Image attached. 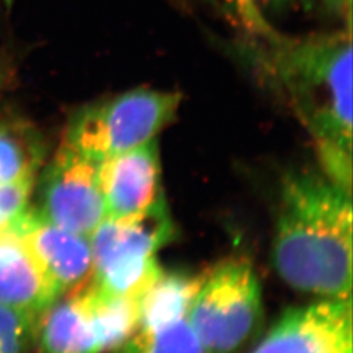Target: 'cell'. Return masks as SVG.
Returning a JSON list of instances; mask_svg holds the SVG:
<instances>
[{
  "label": "cell",
  "mask_w": 353,
  "mask_h": 353,
  "mask_svg": "<svg viewBox=\"0 0 353 353\" xmlns=\"http://www.w3.org/2000/svg\"><path fill=\"white\" fill-rule=\"evenodd\" d=\"M258 61L310 135L321 172L352 191V26L287 36L248 7Z\"/></svg>",
  "instance_id": "cell-1"
},
{
  "label": "cell",
  "mask_w": 353,
  "mask_h": 353,
  "mask_svg": "<svg viewBox=\"0 0 353 353\" xmlns=\"http://www.w3.org/2000/svg\"><path fill=\"white\" fill-rule=\"evenodd\" d=\"M351 192L323 172H290L283 179L272 259L292 288L327 300L351 299Z\"/></svg>",
  "instance_id": "cell-2"
},
{
  "label": "cell",
  "mask_w": 353,
  "mask_h": 353,
  "mask_svg": "<svg viewBox=\"0 0 353 353\" xmlns=\"http://www.w3.org/2000/svg\"><path fill=\"white\" fill-rule=\"evenodd\" d=\"M182 97L161 89H130L77 110L62 143L100 163L159 138L176 119Z\"/></svg>",
  "instance_id": "cell-3"
},
{
  "label": "cell",
  "mask_w": 353,
  "mask_h": 353,
  "mask_svg": "<svg viewBox=\"0 0 353 353\" xmlns=\"http://www.w3.org/2000/svg\"><path fill=\"white\" fill-rule=\"evenodd\" d=\"M172 234L165 202L139 219H105L89 237L93 283L113 294L140 297L164 272L157 252Z\"/></svg>",
  "instance_id": "cell-4"
},
{
  "label": "cell",
  "mask_w": 353,
  "mask_h": 353,
  "mask_svg": "<svg viewBox=\"0 0 353 353\" xmlns=\"http://www.w3.org/2000/svg\"><path fill=\"white\" fill-rule=\"evenodd\" d=\"M262 316V294L252 265L229 259L205 278L188 321L208 353H233L252 336Z\"/></svg>",
  "instance_id": "cell-5"
},
{
  "label": "cell",
  "mask_w": 353,
  "mask_h": 353,
  "mask_svg": "<svg viewBox=\"0 0 353 353\" xmlns=\"http://www.w3.org/2000/svg\"><path fill=\"white\" fill-rule=\"evenodd\" d=\"M39 202L45 219L89 239L106 219L99 163L62 143L41 178Z\"/></svg>",
  "instance_id": "cell-6"
},
{
  "label": "cell",
  "mask_w": 353,
  "mask_h": 353,
  "mask_svg": "<svg viewBox=\"0 0 353 353\" xmlns=\"http://www.w3.org/2000/svg\"><path fill=\"white\" fill-rule=\"evenodd\" d=\"M157 140L99 163L106 219L134 220L165 202Z\"/></svg>",
  "instance_id": "cell-7"
},
{
  "label": "cell",
  "mask_w": 353,
  "mask_h": 353,
  "mask_svg": "<svg viewBox=\"0 0 353 353\" xmlns=\"http://www.w3.org/2000/svg\"><path fill=\"white\" fill-rule=\"evenodd\" d=\"M352 301H316L288 310L252 353H353Z\"/></svg>",
  "instance_id": "cell-8"
},
{
  "label": "cell",
  "mask_w": 353,
  "mask_h": 353,
  "mask_svg": "<svg viewBox=\"0 0 353 353\" xmlns=\"http://www.w3.org/2000/svg\"><path fill=\"white\" fill-rule=\"evenodd\" d=\"M62 296L83 290L93 280L88 237L59 227L38 211H28L13 228Z\"/></svg>",
  "instance_id": "cell-9"
},
{
  "label": "cell",
  "mask_w": 353,
  "mask_h": 353,
  "mask_svg": "<svg viewBox=\"0 0 353 353\" xmlns=\"http://www.w3.org/2000/svg\"><path fill=\"white\" fill-rule=\"evenodd\" d=\"M61 297L21 236H0V305L39 318Z\"/></svg>",
  "instance_id": "cell-10"
},
{
  "label": "cell",
  "mask_w": 353,
  "mask_h": 353,
  "mask_svg": "<svg viewBox=\"0 0 353 353\" xmlns=\"http://www.w3.org/2000/svg\"><path fill=\"white\" fill-rule=\"evenodd\" d=\"M38 353H105L101 328L93 310L89 284L57 301L39 316Z\"/></svg>",
  "instance_id": "cell-11"
},
{
  "label": "cell",
  "mask_w": 353,
  "mask_h": 353,
  "mask_svg": "<svg viewBox=\"0 0 353 353\" xmlns=\"http://www.w3.org/2000/svg\"><path fill=\"white\" fill-rule=\"evenodd\" d=\"M202 279L163 272L140 296L137 331L163 327L188 318L190 305L201 287Z\"/></svg>",
  "instance_id": "cell-12"
},
{
  "label": "cell",
  "mask_w": 353,
  "mask_h": 353,
  "mask_svg": "<svg viewBox=\"0 0 353 353\" xmlns=\"http://www.w3.org/2000/svg\"><path fill=\"white\" fill-rule=\"evenodd\" d=\"M43 154L37 130L19 121H0V185L36 181Z\"/></svg>",
  "instance_id": "cell-13"
},
{
  "label": "cell",
  "mask_w": 353,
  "mask_h": 353,
  "mask_svg": "<svg viewBox=\"0 0 353 353\" xmlns=\"http://www.w3.org/2000/svg\"><path fill=\"white\" fill-rule=\"evenodd\" d=\"M123 353H208L188 318L163 327L135 331Z\"/></svg>",
  "instance_id": "cell-14"
},
{
  "label": "cell",
  "mask_w": 353,
  "mask_h": 353,
  "mask_svg": "<svg viewBox=\"0 0 353 353\" xmlns=\"http://www.w3.org/2000/svg\"><path fill=\"white\" fill-rule=\"evenodd\" d=\"M36 316L0 305V353H23L37 327Z\"/></svg>",
  "instance_id": "cell-15"
},
{
  "label": "cell",
  "mask_w": 353,
  "mask_h": 353,
  "mask_svg": "<svg viewBox=\"0 0 353 353\" xmlns=\"http://www.w3.org/2000/svg\"><path fill=\"white\" fill-rule=\"evenodd\" d=\"M36 181L0 185V236L12 230L29 211V199Z\"/></svg>",
  "instance_id": "cell-16"
},
{
  "label": "cell",
  "mask_w": 353,
  "mask_h": 353,
  "mask_svg": "<svg viewBox=\"0 0 353 353\" xmlns=\"http://www.w3.org/2000/svg\"><path fill=\"white\" fill-rule=\"evenodd\" d=\"M250 1L252 4H255V8L258 11L267 10V11L280 12V11L290 10L294 6H305L312 0H250Z\"/></svg>",
  "instance_id": "cell-17"
},
{
  "label": "cell",
  "mask_w": 353,
  "mask_h": 353,
  "mask_svg": "<svg viewBox=\"0 0 353 353\" xmlns=\"http://www.w3.org/2000/svg\"><path fill=\"white\" fill-rule=\"evenodd\" d=\"M331 10L343 13L348 23H352V0H322Z\"/></svg>",
  "instance_id": "cell-18"
},
{
  "label": "cell",
  "mask_w": 353,
  "mask_h": 353,
  "mask_svg": "<svg viewBox=\"0 0 353 353\" xmlns=\"http://www.w3.org/2000/svg\"><path fill=\"white\" fill-rule=\"evenodd\" d=\"M16 1H19V0H4V3H6V6H7V7H11V6H13Z\"/></svg>",
  "instance_id": "cell-19"
},
{
  "label": "cell",
  "mask_w": 353,
  "mask_h": 353,
  "mask_svg": "<svg viewBox=\"0 0 353 353\" xmlns=\"http://www.w3.org/2000/svg\"><path fill=\"white\" fill-rule=\"evenodd\" d=\"M3 79H4V77H3V74L0 72V88H1V84H3Z\"/></svg>",
  "instance_id": "cell-20"
}]
</instances>
